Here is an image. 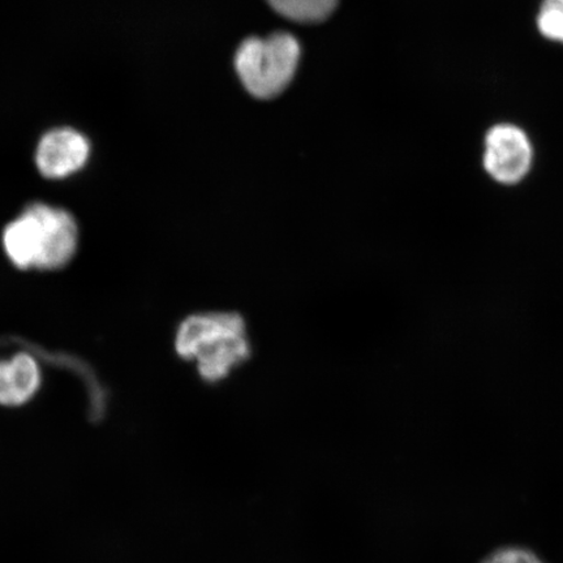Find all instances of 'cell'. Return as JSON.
<instances>
[{"label":"cell","mask_w":563,"mask_h":563,"mask_svg":"<svg viewBox=\"0 0 563 563\" xmlns=\"http://www.w3.org/2000/svg\"><path fill=\"white\" fill-rule=\"evenodd\" d=\"M79 242L75 217L46 202L30 203L2 234L5 256L19 271H60L73 262Z\"/></svg>","instance_id":"obj_1"},{"label":"cell","mask_w":563,"mask_h":563,"mask_svg":"<svg viewBox=\"0 0 563 563\" xmlns=\"http://www.w3.org/2000/svg\"><path fill=\"white\" fill-rule=\"evenodd\" d=\"M176 354L195 362L203 382L216 384L251 356V342L243 317L234 312L188 316L176 330Z\"/></svg>","instance_id":"obj_2"},{"label":"cell","mask_w":563,"mask_h":563,"mask_svg":"<svg viewBox=\"0 0 563 563\" xmlns=\"http://www.w3.org/2000/svg\"><path fill=\"white\" fill-rule=\"evenodd\" d=\"M299 60L298 40L279 32L266 38L245 40L238 48L235 68L252 96L271 100L290 86Z\"/></svg>","instance_id":"obj_3"},{"label":"cell","mask_w":563,"mask_h":563,"mask_svg":"<svg viewBox=\"0 0 563 563\" xmlns=\"http://www.w3.org/2000/svg\"><path fill=\"white\" fill-rule=\"evenodd\" d=\"M533 150L527 133L514 124H497L485 136L483 164L501 185H517L530 173Z\"/></svg>","instance_id":"obj_4"},{"label":"cell","mask_w":563,"mask_h":563,"mask_svg":"<svg viewBox=\"0 0 563 563\" xmlns=\"http://www.w3.org/2000/svg\"><path fill=\"white\" fill-rule=\"evenodd\" d=\"M87 136L73 129H55L41 137L35 150V166L44 178L63 180L82 170L90 158Z\"/></svg>","instance_id":"obj_5"},{"label":"cell","mask_w":563,"mask_h":563,"mask_svg":"<svg viewBox=\"0 0 563 563\" xmlns=\"http://www.w3.org/2000/svg\"><path fill=\"white\" fill-rule=\"evenodd\" d=\"M42 387L41 364L27 352L0 361V406L23 407Z\"/></svg>","instance_id":"obj_6"},{"label":"cell","mask_w":563,"mask_h":563,"mask_svg":"<svg viewBox=\"0 0 563 563\" xmlns=\"http://www.w3.org/2000/svg\"><path fill=\"white\" fill-rule=\"evenodd\" d=\"M279 15L297 23H320L335 10L338 0H267Z\"/></svg>","instance_id":"obj_7"},{"label":"cell","mask_w":563,"mask_h":563,"mask_svg":"<svg viewBox=\"0 0 563 563\" xmlns=\"http://www.w3.org/2000/svg\"><path fill=\"white\" fill-rule=\"evenodd\" d=\"M537 23L547 40L563 44V0H544Z\"/></svg>","instance_id":"obj_8"},{"label":"cell","mask_w":563,"mask_h":563,"mask_svg":"<svg viewBox=\"0 0 563 563\" xmlns=\"http://www.w3.org/2000/svg\"><path fill=\"white\" fill-rule=\"evenodd\" d=\"M483 563H544L532 552L520 548H505L493 553Z\"/></svg>","instance_id":"obj_9"}]
</instances>
